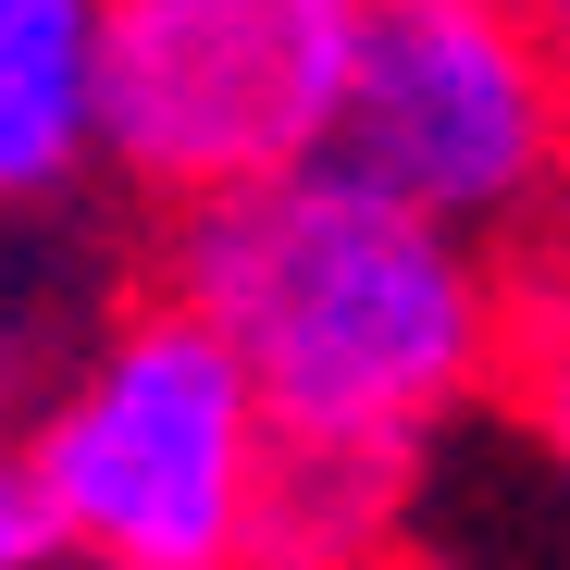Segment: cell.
<instances>
[{
    "mask_svg": "<svg viewBox=\"0 0 570 570\" xmlns=\"http://www.w3.org/2000/svg\"><path fill=\"white\" fill-rule=\"evenodd\" d=\"M149 273L236 335L273 434L385 459H446L471 422H497L533 285L521 248L397 199L360 161H298L273 186L161 212Z\"/></svg>",
    "mask_w": 570,
    "mask_h": 570,
    "instance_id": "cell-1",
    "label": "cell"
},
{
    "mask_svg": "<svg viewBox=\"0 0 570 570\" xmlns=\"http://www.w3.org/2000/svg\"><path fill=\"white\" fill-rule=\"evenodd\" d=\"M26 446L62 497L75 570H261L285 434L236 335L199 298H174L161 273H137L75 335Z\"/></svg>",
    "mask_w": 570,
    "mask_h": 570,
    "instance_id": "cell-2",
    "label": "cell"
},
{
    "mask_svg": "<svg viewBox=\"0 0 570 570\" xmlns=\"http://www.w3.org/2000/svg\"><path fill=\"white\" fill-rule=\"evenodd\" d=\"M335 161L546 261L570 236V75L533 0H372Z\"/></svg>",
    "mask_w": 570,
    "mask_h": 570,
    "instance_id": "cell-3",
    "label": "cell"
},
{
    "mask_svg": "<svg viewBox=\"0 0 570 570\" xmlns=\"http://www.w3.org/2000/svg\"><path fill=\"white\" fill-rule=\"evenodd\" d=\"M372 0H112V186L186 212L335 161Z\"/></svg>",
    "mask_w": 570,
    "mask_h": 570,
    "instance_id": "cell-4",
    "label": "cell"
},
{
    "mask_svg": "<svg viewBox=\"0 0 570 570\" xmlns=\"http://www.w3.org/2000/svg\"><path fill=\"white\" fill-rule=\"evenodd\" d=\"M112 174V0H0V212H75Z\"/></svg>",
    "mask_w": 570,
    "mask_h": 570,
    "instance_id": "cell-5",
    "label": "cell"
},
{
    "mask_svg": "<svg viewBox=\"0 0 570 570\" xmlns=\"http://www.w3.org/2000/svg\"><path fill=\"white\" fill-rule=\"evenodd\" d=\"M125 261L87 236V212H0V434H26L75 335L125 298Z\"/></svg>",
    "mask_w": 570,
    "mask_h": 570,
    "instance_id": "cell-6",
    "label": "cell"
},
{
    "mask_svg": "<svg viewBox=\"0 0 570 570\" xmlns=\"http://www.w3.org/2000/svg\"><path fill=\"white\" fill-rule=\"evenodd\" d=\"M497 422L546 459V484L570 509V261H533V285H521V360H509Z\"/></svg>",
    "mask_w": 570,
    "mask_h": 570,
    "instance_id": "cell-7",
    "label": "cell"
},
{
    "mask_svg": "<svg viewBox=\"0 0 570 570\" xmlns=\"http://www.w3.org/2000/svg\"><path fill=\"white\" fill-rule=\"evenodd\" d=\"M0 570H75V533H62V497L26 434H0Z\"/></svg>",
    "mask_w": 570,
    "mask_h": 570,
    "instance_id": "cell-8",
    "label": "cell"
},
{
    "mask_svg": "<svg viewBox=\"0 0 570 570\" xmlns=\"http://www.w3.org/2000/svg\"><path fill=\"white\" fill-rule=\"evenodd\" d=\"M533 26H546V50H558V75H570V0H533Z\"/></svg>",
    "mask_w": 570,
    "mask_h": 570,
    "instance_id": "cell-9",
    "label": "cell"
},
{
    "mask_svg": "<svg viewBox=\"0 0 570 570\" xmlns=\"http://www.w3.org/2000/svg\"><path fill=\"white\" fill-rule=\"evenodd\" d=\"M546 261H570V236H558V248H546Z\"/></svg>",
    "mask_w": 570,
    "mask_h": 570,
    "instance_id": "cell-10",
    "label": "cell"
}]
</instances>
